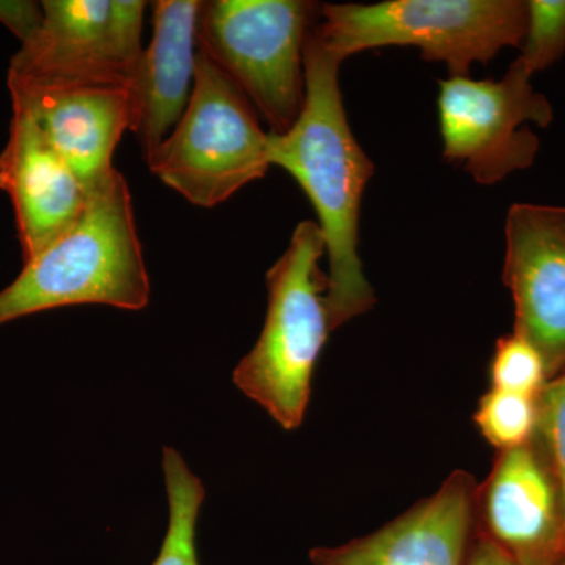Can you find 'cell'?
<instances>
[{"instance_id": "6da1fadb", "label": "cell", "mask_w": 565, "mask_h": 565, "mask_svg": "<svg viewBox=\"0 0 565 565\" xmlns=\"http://www.w3.org/2000/svg\"><path fill=\"white\" fill-rule=\"evenodd\" d=\"M340 58L316 25L305 44V103L289 131L267 132V159L291 174L313 204L329 259L326 302L332 330L366 313L375 294L359 255L360 210L374 163L345 114Z\"/></svg>"}, {"instance_id": "7a4b0ae2", "label": "cell", "mask_w": 565, "mask_h": 565, "mask_svg": "<svg viewBox=\"0 0 565 565\" xmlns=\"http://www.w3.org/2000/svg\"><path fill=\"white\" fill-rule=\"evenodd\" d=\"M150 278L128 181L118 170L88 193L79 221L44 248L0 291V326L70 305L141 310Z\"/></svg>"}, {"instance_id": "3957f363", "label": "cell", "mask_w": 565, "mask_h": 565, "mask_svg": "<svg viewBox=\"0 0 565 565\" xmlns=\"http://www.w3.org/2000/svg\"><path fill=\"white\" fill-rule=\"evenodd\" d=\"M326 244L318 223L300 222L288 248L266 275L269 305L255 348L234 370L237 388L262 405L282 429L303 423L316 362L330 332Z\"/></svg>"}, {"instance_id": "277c9868", "label": "cell", "mask_w": 565, "mask_h": 565, "mask_svg": "<svg viewBox=\"0 0 565 565\" xmlns=\"http://www.w3.org/2000/svg\"><path fill=\"white\" fill-rule=\"evenodd\" d=\"M523 0H386L373 6H322L316 33L341 62L359 52L412 46L427 62H444L451 77L468 76L504 47L522 46Z\"/></svg>"}, {"instance_id": "5b68a950", "label": "cell", "mask_w": 565, "mask_h": 565, "mask_svg": "<svg viewBox=\"0 0 565 565\" xmlns=\"http://www.w3.org/2000/svg\"><path fill=\"white\" fill-rule=\"evenodd\" d=\"M322 6L307 0H210L199 51L244 93L270 134L292 128L305 103V44Z\"/></svg>"}, {"instance_id": "8992f818", "label": "cell", "mask_w": 565, "mask_h": 565, "mask_svg": "<svg viewBox=\"0 0 565 565\" xmlns=\"http://www.w3.org/2000/svg\"><path fill=\"white\" fill-rule=\"evenodd\" d=\"M145 161L163 184L199 207L218 206L270 167L258 111L200 51L188 109Z\"/></svg>"}, {"instance_id": "52a82bcc", "label": "cell", "mask_w": 565, "mask_h": 565, "mask_svg": "<svg viewBox=\"0 0 565 565\" xmlns=\"http://www.w3.org/2000/svg\"><path fill=\"white\" fill-rule=\"evenodd\" d=\"M41 7L43 24L11 57L7 82L132 92L147 2L44 0Z\"/></svg>"}, {"instance_id": "ba28073f", "label": "cell", "mask_w": 565, "mask_h": 565, "mask_svg": "<svg viewBox=\"0 0 565 565\" xmlns=\"http://www.w3.org/2000/svg\"><path fill=\"white\" fill-rule=\"evenodd\" d=\"M516 58L500 81L451 77L438 82V125L445 161L478 184L493 185L530 169L541 140L527 122L548 128L553 107Z\"/></svg>"}, {"instance_id": "9c48e42d", "label": "cell", "mask_w": 565, "mask_h": 565, "mask_svg": "<svg viewBox=\"0 0 565 565\" xmlns=\"http://www.w3.org/2000/svg\"><path fill=\"white\" fill-rule=\"evenodd\" d=\"M481 535L522 565H564L563 489L544 445L501 451L489 478L476 489Z\"/></svg>"}, {"instance_id": "30bf717a", "label": "cell", "mask_w": 565, "mask_h": 565, "mask_svg": "<svg viewBox=\"0 0 565 565\" xmlns=\"http://www.w3.org/2000/svg\"><path fill=\"white\" fill-rule=\"evenodd\" d=\"M504 239L514 332L541 352L548 379L556 377L565 371V207L512 204Z\"/></svg>"}, {"instance_id": "8fae6325", "label": "cell", "mask_w": 565, "mask_h": 565, "mask_svg": "<svg viewBox=\"0 0 565 565\" xmlns=\"http://www.w3.org/2000/svg\"><path fill=\"white\" fill-rule=\"evenodd\" d=\"M11 109L9 140L0 152V191L13 204L22 262L28 263L79 221L88 192L32 115L14 104Z\"/></svg>"}, {"instance_id": "7c38bea8", "label": "cell", "mask_w": 565, "mask_h": 565, "mask_svg": "<svg viewBox=\"0 0 565 565\" xmlns=\"http://www.w3.org/2000/svg\"><path fill=\"white\" fill-rule=\"evenodd\" d=\"M476 486L467 471L392 523L340 546H318L313 565H465L475 523Z\"/></svg>"}, {"instance_id": "4fadbf2b", "label": "cell", "mask_w": 565, "mask_h": 565, "mask_svg": "<svg viewBox=\"0 0 565 565\" xmlns=\"http://www.w3.org/2000/svg\"><path fill=\"white\" fill-rule=\"evenodd\" d=\"M11 104L32 115L88 193L114 174V152L131 132L132 92L118 87H52L7 82Z\"/></svg>"}, {"instance_id": "5bb4252c", "label": "cell", "mask_w": 565, "mask_h": 565, "mask_svg": "<svg viewBox=\"0 0 565 565\" xmlns=\"http://www.w3.org/2000/svg\"><path fill=\"white\" fill-rule=\"evenodd\" d=\"M202 2L159 0L152 39L132 87L131 132L147 159L177 128L195 85Z\"/></svg>"}, {"instance_id": "9a60e30c", "label": "cell", "mask_w": 565, "mask_h": 565, "mask_svg": "<svg viewBox=\"0 0 565 565\" xmlns=\"http://www.w3.org/2000/svg\"><path fill=\"white\" fill-rule=\"evenodd\" d=\"M162 468L169 498V530L152 565H200L195 534L204 487L180 452L169 446L163 448Z\"/></svg>"}, {"instance_id": "2e32d148", "label": "cell", "mask_w": 565, "mask_h": 565, "mask_svg": "<svg viewBox=\"0 0 565 565\" xmlns=\"http://www.w3.org/2000/svg\"><path fill=\"white\" fill-rule=\"evenodd\" d=\"M475 423L500 452L530 444L537 433V396L492 388L479 401Z\"/></svg>"}, {"instance_id": "e0dca14e", "label": "cell", "mask_w": 565, "mask_h": 565, "mask_svg": "<svg viewBox=\"0 0 565 565\" xmlns=\"http://www.w3.org/2000/svg\"><path fill=\"white\" fill-rule=\"evenodd\" d=\"M519 61L534 76L565 54V0L526 2V29Z\"/></svg>"}, {"instance_id": "ac0fdd59", "label": "cell", "mask_w": 565, "mask_h": 565, "mask_svg": "<svg viewBox=\"0 0 565 565\" xmlns=\"http://www.w3.org/2000/svg\"><path fill=\"white\" fill-rule=\"evenodd\" d=\"M492 388L537 396L550 381L541 352L515 332L497 341L490 364Z\"/></svg>"}, {"instance_id": "d6986e66", "label": "cell", "mask_w": 565, "mask_h": 565, "mask_svg": "<svg viewBox=\"0 0 565 565\" xmlns=\"http://www.w3.org/2000/svg\"><path fill=\"white\" fill-rule=\"evenodd\" d=\"M537 435L552 460L564 497L565 512V371L537 394Z\"/></svg>"}, {"instance_id": "ffe728a7", "label": "cell", "mask_w": 565, "mask_h": 565, "mask_svg": "<svg viewBox=\"0 0 565 565\" xmlns=\"http://www.w3.org/2000/svg\"><path fill=\"white\" fill-rule=\"evenodd\" d=\"M43 20L41 3L32 0H0V22L21 40V44L40 31Z\"/></svg>"}, {"instance_id": "44dd1931", "label": "cell", "mask_w": 565, "mask_h": 565, "mask_svg": "<svg viewBox=\"0 0 565 565\" xmlns=\"http://www.w3.org/2000/svg\"><path fill=\"white\" fill-rule=\"evenodd\" d=\"M465 565H522L503 552L500 546L479 534L478 541L470 546Z\"/></svg>"}, {"instance_id": "7402d4cb", "label": "cell", "mask_w": 565, "mask_h": 565, "mask_svg": "<svg viewBox=\"0 0 565 565\" xmlns=\"http://www.w3.org/2000/svg\"><path fill=\"white\" fill-rule=\"evenodd\" d=\"M564 565H565V563H564Z\"/></svg>"}]
</instances>
